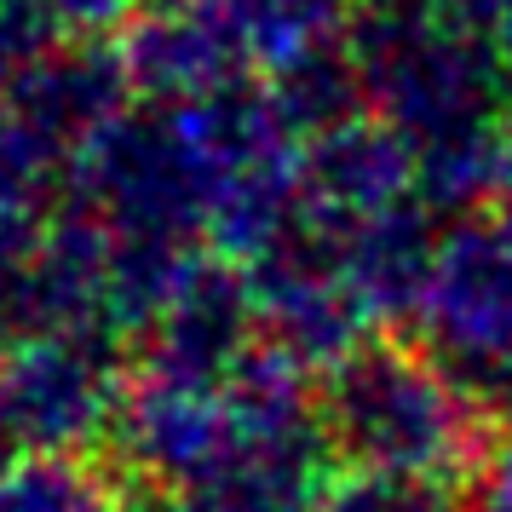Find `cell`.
I'll return each mask as SVG.
<instances>
[{"mask_svg": "<svg viewBox=\"0 0 512 512\" xmlns=\"http://www.w3.org/2000/svg\"><path fill=\"white\" fill-rule=\"evenodd\" d=\"M317 512H449V507H438V495L426 489V478H374V472H357L351 489H340Z\"/></svg>", "mask_w": 512, "mask_h": 512, "instance_id": "obj_4", "label": "cell"}, {"mask_svg": "<svg viewBox=\"0 0 512 512\" xmlns=\"http://www.w3.org/2000/svg\"><path fill=\"white\" fill-rule=\"evenodd\" d=\"M443 340L466 357H512V231L461 236L438 265Z\"/></svg>", "mask_w": 512, "mask_h": 512, "instance_id": "obj_2", "label": "cell"}, {"mask_svg": "<svg viewBox=\"0 0 512 512\" xmlns=\"http://www.w3.org/2000/svg\"><path fill=\"white\" fill-rule=\"evenodd\" d=\"M0 512H110V501L75 466L35 461L18 472H0Z\"/></svg>", "mask_w": 512, "mask_h": 512, "instance_id": "obj_3", "label": "cell"}, {"mask_svg": "<svg viewBox=\"0 0 512 512\" xmlns=\"http://www.w3.org/2000/svg\"><path fill=\"white\" fill-rule=\"evenodd\" d=\"M328 426L351 449L357 472L374 478H426L461 438L438 374L403 357H357L340 374Z\"/></svg>", "mask_w": 512, "mask_h": 512, "instance_id": "obj_1", "label": "cell"}]
</instances>
